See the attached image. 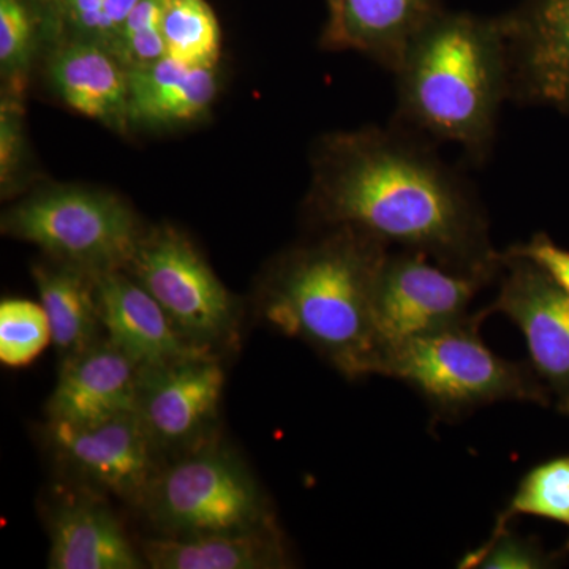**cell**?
I'll return each mask as SVG.
<instances>
[{
	"label": "cell",
	"instance_id": "4fadbf2b",
	"mask_svg": "<svg viewBox=\"0 0 569 569\" xmlns=\"http://www.w3.org/2000/svg\"><path fill=\"white\" fill-rule=\"evenodd\" d=\"M140 366L110 340L61 362L48 400L50 422L88 426L137 411Z\"/></svg>",
	"mask_w": 569,
	"mask_h": 569
},
{
	"label": "cell",
	"instance_id": "7402d4cb",
	"mask_svg": "<svg viewBox=\"0 0 569 569\" xmlns=\"http://www.w3.org/2000/svg\"><path fill=\"white\" fill-rule=\"evenodd\" d=\"M518 516L553 520L569 529V456L546 460L520 479L508 507L498 515L492 533L508 529Z\"/></svg>",
	"mask_w": 569,
	"mask_h": 569
},
{
	"label": "cell",
	"instance_id": "4316f807",
	"mask_svg": "<svg viewBox=\"0 0 569 569\" xmlns=\"http://www.w3.org/2000/svg\"><path fill=\"white\" fill-rule=\"evenodd\" d=\"M66 3L80 28L102 39L104 0H66Z\"/></svg>",
	"mask_w": 569,
	"mask_h": 569
},
{
	"label": "cell",
	"instance_id": "5b68a950",
	"mask_svg": "<svg viewBox=\"0 0 569 569\" xmlns=\"http://www.w3.org/2000/svg\"><path fill=\"white\" fill-rule=\"evenodd\" d=\"M140 508L160 537L233 533L274 523L246 463L211 441L164 463Z\"/></svg>",
	"mask_w": 569,
	"mask_h": 569
},
{
	"label": "cell",
	"instance_id": "9c48e42d",
	"mask_svg": "<svg viewBox=\"0 0 569 569\" xmlns=\"http://www.w3.org/2000/svg\"><path fill=\"white\" fill-rule=\"evenodd\" d=\"M48 440L74 478L138 508L164 466L137 411L88 426L50 422Z\"/></svg>",
	"mask_w": 569,
	"mask_h": 569
},
{
	"label": "cell",
	"instance_id": "7c38bea8",
	"mask_svg": "<svg viewBox=\"0 0 569 569\" xmlns=\"http://www.w3.org/2000/svg\"><path fill=\"white\" fill-rule=\"evenodd\" d=\"M500 22L511 70L509 100L569 114V0H531Z\"/></svg>",
	"mask_w": 569,
	"mask_h": 569
},
{
	"label": "cell",
	"instance_id": "3957f363",
	"mask_svg": "<svg viewBox=\"0 0 569 569\" xmlns=\"http://www.w3.org/2000/svg\"><path fill=\"white\" fill-rule=\"evenodd\" d=\"M388 254L380 239L339 227L280 264L266 290V321L305 340L350 380L373 376L380 365L373 306Z\"/></svg>",
	"mask_w": 569,
	"mask_h": 569
},
{
	"label": "cell",
	"instance_id": "2e32d148",
	"mask_svg": "<svg viewBox=\"0 0 569 569\" xmlns=\"http://www.w3.org/2000/svg\"><path fill=\"white\" fill-rule=\"evenodd\" d=\"M331 22L326 41L370 56L392 71L411 41L437 17L433 0H329Z\"/></svg>",
	"mask_w": 569,
	"mask_h": 569
},
{
	"label": "cell",
	"instance_id": "ffe728a7",
	"mask_svg": "<svg viewBox=\"0 0 569 569\" xmlns=\"http://www.w3.org/2000/svg\"><path fill=\"white\" fill-rule=\"evenodd\" d=\"M129 74V119L148 123L190 121L216 97L213 69L189 67L164 56Z\"/></svg>",
	"mask_w": 569,
	"mask_h": 569
},
{
	"label": "cell",
	"instance_id": "ba28073f",
	"mask_svg": "<svg viewBox=\"0 0 569 569\" xmlns=\"http://www.w3.org/2000/svg\"><path fill=\"white\" fill-rule=\"evenodd\" d=\"M492 279L451 271L426 254L389 253L373 306L380 358L385 348L466 320L471 299Z\"/></svg>",
	"mask_w": 569,
	"mask_h": 569
},
{
	"label": "cell",
	"instance_id": "cb8c5ba5",
	"mask_svg": "<svg viewBox=\"0 0 569 569\" xmlns=\"http://www.w3.org/2000/svg\"><path fill=\"white\" fill-rule=\"evenodd\" d=\"M556 559L557 556L539 548L535 539L505 529L490 535L486 545L467 553L459 568L537 569L550 567Z\"/></svg>",
	"mask_w": 569,
	"mask_h": 569
},
{
	"label": "cell",
	"instance_id": "d4e9b609",
	"mask_svg": "<svg viewBox=\"0 0 569 569\" xmlns=\"http://www.w3.org/2000/svg\"><path fill=\"white\" fill-rule=\"evenodd\" d=\"M32 39L31 14L21 0H0V62L13 66L24 58Z\"/></svg>",
	"mask_w": 569,
	"mask_h": 569
},
{
	"label": "cell",
	"instance_id": "8fae6325",
	"mask_svg": "<svg viewBox=\"0 0 569 569\" xmlns=\"http://www.w3.org/2000/svg\"><path fill=\"white\" fill-rule=\"evenodd\" d=\"M505 274L486 316L515 321L529 346L531 369L561 403L569 399V293L529 258L501 253Z\"/></svg>",
	"mask_w": 569,
	"mask_h": 569
},
{
	"label": "cell",
	"instance_id": "6da1fadb",
	"mask_svg": "<svg viewBox=\"0 0 569 569\" xmlns=\"http://www.w3.org/2000/svg\"><path fill=\"white\" fill-rule=\"evenodd\" d=\"M318 212L337 227L493 279L501 253L470 183L421 134L400 126L335 138L318 173Z\"/></svg>",
	"mask_w": 569,
	"mask_h": 569
},
{
	"label": "cell",
	"instance_id": "7a4b0ae2",
	"mask_svg": "<svg viewBox=\"0 0 569 569\" xmlns=\"http://www.w3.org/2000/svg\"><path fill=\"white\" fill-rule=\"evenodd\" d=\"M397 119L406 129L455 142L488 159L511 70L500 21L438 13L411 41L395 71Z\"/></svg>",
	"mask_w": 569,
	"mask_h": 569
},
{
	"label": "cell",
	"instance_id": "d6986e66",
	"mask_svg": "<svg viewBox=\"0 0 569 569\" xmlns=\"http://www.w3.org/2000/svg\"><path fill=\"white\" fill-rule=\"evenodd\" d=\"M56 91L71 110L110 126L129 119V74L118 59L96 43L63 48L51 66Z\"/></svg>",
	"mask_w": 569,
	"mask_h": 569
},
{
	"label": "cell",
	"instance_id": "30bf717a",
	"mask_svg": "<svg viewBox=\"0 0 569 569\" xmlns=\"http://www.w3.org/2000/svg\"><path fill=\"white\" fill-rule=\"evenodd\" d=\"M224 380L217 353L140 369L137 415L162 455H186L209 443Z\"/></svg>",
	"mask_w": 569,
	"mask_h": 569
},
{
	"label": "cell",
	"instance_id": "484cf974",
	"mask_svg": "<svg viewBox=\"0 0 569 569\" xmlns=\"http://www.w3.org/2000/svg\"><path fill=\"white\" fill-rule=\"evenodd\" d=\"M507 253L529 258L569 293V250L557 246L548 234H535L526 244L509 247Z\"/></svg>",
	"mask_w": 569,
	"mask_h": 569
},
{
	"label": "cell",
	"instance_id": "5bb4252c",
	"mask_svg": "<svg viewBox=\"0 0 569 569\" xmlns=\"http://www.w3.org/2000/svg\"><path fill=\"white\" fill-rule=\"evenodd\" d=\"M97 287L104 336L140 369L217 353L190 342L126 269L99 272Z\"/></svg>",
	"mask_w": 569,
	"mask_h": 569
},
{
	"label": "cell",
	"instance_id": "8992f818",
	"mask_svg": "<svg viewBox=\"0 0 569 569\" xmlns=\"http://www.w3.org/2000/svg\"><path fill=\"white\" fill-rule=\"evenodd\" d=\"M2 231L96 274L127 269L144 236L129 206L84 189H58L22 201L3 216Z\"/></svg>",
	"mask_w": 569,
	"mask_h": 569
},
{
	"label": "cell",
	"instance_id": "ac0fdd59",
	"mask_svg": "<svg viewBox=\"0 0 569 569\" xmlns=\"http://www.w3.org/2000/svg\"><path fill=\"white\" fill-rule=\"evenodd\" d=\"M32 274L61 362L107 337L96 272L58 261L54 266H36Z\"/></svg>",
	"mask_w": 569,
	"mask_h": 569
},
{
	"label": "cell",
	"instance_id": "603a6c76",
	"mask_svg": "<svg viewBox=\"0 0 569 569\" xmlns=\"http://www.w3.org/2000/svg\"><path fill=\"white\" fill-rule=\"evenodd\" d=\"M52 346L50 321L40 302L3 299L0 305V361L11 369L31 366Z\"/></svg>",
	"mask_w": 569,
	"mask_h": 569
},
{
	"label": "cell",
	"instance_id": "9a60e30c",
	"mask_svg": "<svg viewBox=\"0 0 569 569\" xmlns=\"http://www.w3.org/2000/svg\"><path fill=\"white\" fill-rule=\"evenodd\" d=\"M51 569H141L148 567L141 549L123 529L121 520L102 500L73 496L51 511Z\"/></svg>",
	"mask_w": 569,
	"mask_h": 569
},
{
	"label": "cell",
	"instance_id": "277c9868",
	"mask_svg": "<svg viewBox=\"0 0 569 569\" xmlns=\"http://www.w3.org/2000/svg\"><path fill=\"white\" fill-rule=\"evenodd\" d=\"M485 310L445 329L385 348L377 376L399 378L443 413H460L497 400L546 406L548 388L533 369L489 350L478 328Z\"/></svg>",
	"mask_w": 569,
	"mask_h": 569
},
{
	"label": "cell",
	"instance_id": "e0dca14e",
	"mask_svg": "<svg viewBox=\"0 0 569 569\" xmlns=\"http://www.w3.org/2000/svg\"><path fill=\"white\" fill-rule=\"evenodd\" d=\"M152 569H276L287 567V550L276 523L233 533L159 537L142 542Z\"/></svg>",
	"mask_w": 569,
	"mask_h": 569
},
{
	"label": "cell",
	"instance_id": "44dd1931",
	"mask_svg": "<svg viewBox=\"0 0 569 569\" xmlns=\"http://www.w3.org/2000/svg\"><path fill=\"white\" fill-rule=\"evenodd\" d=\"M162 37L167 56L186 66L213 69L219 61V22L206 0H168Z\"/></svg>",
	"mask_w": 569,
	"mask_h": 569
},
{
	"label": "cell",
	"instance_id": "83f0119b",
	"mask_svg": "<svg viewBox=\"0 0 569 569\" xmlns=\"http://www.w3.org/2000/svg\"><path fill=\"white\" fill-rule=\"evenodd\" d=\"M560 410L563 411V413H568L569 415V399L567 400V402L561 403Z\"/></svg>",
	"mask_w": 569,
	"mask_h": 569
},
{
	"label": "cell",
	"instance_id": "52a82bcc",
	"mask_svg": "<svg viewBox=\"0 0 569 569\" xmlns=\"http://www.w3.org/2000/svg\"><path fill=\"white\" fill-rule=\"evenodd\" d=\"M126 271L194 346L216 351L234 342L238 302L181 231L163 227L142 236Z\"/></svg>",
	"mask_w": 569,
	"mask_h": 569
}]
</instances>
